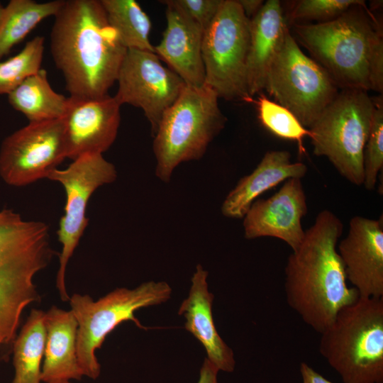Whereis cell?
Instances as JSON below:
<instances>
[{"instance_id": "ba28073f", "label": "cell", "mask_w": 383, "mask_h": 383, "mask_svg": "<svg viewBox=\"0 0 383 383\" xmlns=\"http://www.w3.org/2000/svg\"><path fill=\"white\" fill-rule=\"evenodd\" d=\"M373 106L367 91L343 89L308 128L314 155L326 157L357 186L364 182V150Z\"/></svg>"}, {"instance_id": "ffe728a7", "label": "cell", "mask_w": 383, "mask_h": 383, "mask_svg": "<svg viewBox=\"0 0 383 383\" xmlns=\"http://www.w3.org/2000/svg\"><path fill=\"white\" fill-rule=\"evenodd\" d=\"M287 150L267 152L255 169L241 178L228 194L221 206V213L228 218H243L252 203L262 194L290 178L304 177L307 167L292 162Z\"/></svg>"}, {"instance_id": "8992f818", "label": "cell", "mask_w": 383, "mask_h": 383, "mask_svg": "<svg viewBox=\"0 0 383 383\" xmlns=\"http://www.w3.org/2000/svg\"><path fill=\"white\" fill-rule=\"evenodd\" d=\"M216 93L204 85H185L174 103L163 114L153 135L155 174L170 182L182 162L201 159L210 143L223 129L226 117Z\"/></svg>"}, {"instance_id": "30bf717a", "label": "cell", "mask_w": 383, "mask_h": 383, "mask_svg": "<svg viewBox=\"0 0 383 383\" xmlns=\"http://www.w3.org/2000/svg\"><path fill=\"white\" fill-rule=\"evenodd\" d=\"M264 89L308 128L338 94L327 71L305 55L289 31L268 70Z\"/></svg>"}, {"instance_id": "7402d4cb", "label": "cell", "mask_w": 383, "mask_h": 383, "mask_svg": "<svg viewBox=\"0 0 383 383\" xmlns=\"http://www.w3.org/2000/svg\"><path fill=\"white\" fill-rule=\"evenodd\" d=\"M8 101L29 122L60 119L65 115L68 97L53 90L47 72L40 69L8 94Z\"/></svg>"}, {"instance_id": "d6a6232c", "label": "cell", "mask_w": 383, "mask_h": 383, "mask_svg": "<svg viewBox=\"0 0 383 383\" xmlns=\"http://www.w3.org/2000/svg\"><path fill=\"white\" fill-rule=\"evenodd\" d=\"M245 16L248 19L253 18L264 4L262 0H238Z\"/></svg>"}, {"instance_id": "277c9868", "label": "cell", "mask_w": 383, "mask_h": 383, "mask_svg": "<svg viewBox=\"0 0 383 383\" xmlns=\"http://www.w3.org/2000/svg\"><path fill=\"white\" fill-rule=\"evenodd\" d=\"M54 253L47 224L26 221L12 209L0 211V362L1 348L16 338L23 311L40 301L33 278Z\"/></svg>"}, {"instance_id": "9a60e30c", "label": "cell", "mask_w": 383, "mask_h": 383, "mask_svg": "<svg viewBox=\"0 0 383 383\" xmlns=\"http://www.w3.org/2000/svg\"><path fill=\"white\" fill-rule=\"evenodd\" d=\"M307 210L301 179H288L270 198L252 203L243 218L244 236L249 240L276 238L294 251L304 238L301 220Z\"/></svg>"}, {"instance_id": "5b68a950", "label": "cell", "mask_w": 383, "mask_h": 383, "mask_svg": "<svg viewBox=\"0 0 383 383\" xmlns=\"http://www.w3.org/2000/svg\"><path fill=\"white\" fill-rule=\"evenodd\" d=\"M321 335L320 353L343 383H383V298L359 296Z\"/></svg>"}, {"instance_id": "f1b7e54d", "label": "cell", "mask_w": 383, "mask_h": 383, "mask_svg": "<svg viewBox=\"0 0 383 383\" xmlns=\"http://www.w3.org/2000/svg\"><path fill=\"white\" fill-rule=\"evenodd\" d=\"M357 6L366 7L362 0H301L292 9L291 18L330 21Z\"/></svg>"}, {"instance_id": "f546056e", "label": "cell", "mask_w": 383, "mask_h": 383, "mask_svg": "<svg viewBox=\"0 0 383 383\" xmlns=\"http://www.w3.org/2000/svg\"><path fill=\"white\" fill-rule=\"evenodd\" d=\"M204 30L211 24L223 0H172Z\"/></svg>"}, {"instance_id": "4dcf8cb0", "label": "cell", "mask_w": 383, "mask_h": 383, "mask_svg": "<svg viewBox=\"0 0 383 383\" xmlns=\"http://www.w3.org/2000/svg\"><path fill=\"white\" fill-rule=\"evenodd\" d=\"M299 370L302 383H333L323 377L306 362H301Z\"/></svg>"}, {"instance_id": "9c48e42d", "label": "cell", "mask_w": 383, "mask_h": 383, "mask_svg": "<svg viewBox=\"0 0 383 383\" xmlns=\"http://www.w3.org/2000/svg\"><path fill=\"white\" fill-rule=\"evenodd\" d=\"M250 19L238 0H223L204 30L202 58L205 84L226 100L252 101L247 84Z\"/></svg>"}, {"instance_id": "8fae6325", "label": "cell", "mask_w": 383, "mask_h": 383, "mask_svg": "<svg viewBox=\"0 0 383 383\" xmlns=\"http://www.w3.org/2000/svg\"><path fill=\"white\" fill-rule=\"evenodd\" d=\"M116 176L114 165L102 155L87 154L74 160L65 170H52L46 177L60 182L67 198L57 231L62 249L56 286L63 301L70 300L65 286L66 268L89 222L85 216L89 199L98 187L113 182Z\"/></svg>"}, {"instance_id": "d4e9b609", "label": "cell", "mask_w": 383, "mask_h": 383, "mask_svg": "<svg viewBox=\"0 0 383 383\" xmlns=\"http://www.w3.org/2000/svg\"><path fill=\"white\" fill-rule=\"evenodd\" d=\"M109 25L127 49L155 52L150 39L151 22L135 0H100Z\"/></svg>"}, {"instance_id": "83f0119b", "label": "cell", "mask_w": 383, "mask_h": 383, "mask_svg": "<svg viewBox=\"0 0 383 383\" xmlns=\"http://www.w3.org/2000/svg\"><path fill=\"white\" fill-rule=\"evenodd\" d=\"M373 111L369 135L364 150V182L365 188L372 190L383 167V100L379 96L372 98Z\"/></svg>"}, {"instance_id": "5bb4252c", "label": "cell", "mask_w": 383, "mask_h": 383, "mask_svg": "<svg viewBox=\"0 0 383 383\" xmlns=\"http://www.w3.org/2000/svg\"><path fill=\"white\" fill-rule=\"evenodd\" d=\"M121 105L114 96L68 97L63 117L66 158L106 152L116 138Z\"/></svg>"}, {"instance_id": "484cf974", "label": "cell", "mask_w": 383, "mask_h": 383, "mask_svg": "<svg viewBox=\"0 0 383 383\" xmlns=\"http://www.w3.org/2000/svg\"><path fill=\"white\" fill-rule=\"evenodd\" d=\"M44 50L45 38L38 35L28 41L16 55L0 60V95H8L41 69Z\"/></svg>"}, {"instance_id": "ac0fdd59", "label": "cell", "mask_w": 383, "mask_h": 383, "mask_svg": "<svg viewBox=\"0 0 383 383\" xmlns=\"http://www.w3.org/2000/svg\"><path fill=\"white\" fill-rule=\"evenodd\" d=\"M207 277L208 272L197 265L189 296L180 304L178 313L185 319V329L205 348L209 362L219 371L232 372L235 365L234 354L216 328L212 316L214 296L209 291Z\"/></svg>"}, {"instance_id": "44dd1931", "label": "cell", "mask_w": 383, "mask_h": 383, "mask_svg": "<svg viewBox=\"0 0 383 383\" xmlns=\"http://www.w3.org/2000/svg\"><path fill=\"white\" fill-rule=\"evenodd\" d=\"M46 331L40 379L54 383L84 376L77 356L78 323L70 311L52 306L45 316Z\"/></svg>"}, {"instance_id": "cb8c5ba5", "label": "cell", "mask_w": 383, "mask_h": 383, "mask_svg": "<svg viewBox=\"0 0 383 383\" xmlns=\"http://www.w3.org/2000/svg\"><path fill=\"white\" fill-rule=\"evenodd\" d=\"M63 3L64 0H11L4 6L0 22V60L40 22L55 16Z\"/></svg>"}, {"instance_id": "836d02e7", "label": "cell", "mask_w": 383, "mask_h": 383, "mask_svg": "<svg viewBox=\"0 0 383 383\" xmlns=\"http://www.w3.org/2000/svg\"><path fill=\"white\" fill-rule=\"evenodd\" d=\"M4 6H2V4L0 2V22L2 17L3 11H4Z\"/></svg>"}, {"instance_id": "1f68e13d", "label": "cell", "mask_w": 383, "mask_h": 383, "mask_svg": "<svg viewBox=\"0 0 383 383\" xmlns=\"http://www.w3.org/2000/svg\"><path fill=\"white\" fill-rule=\"evenodd\" d=\"M218 370L206 357L200 369L197 383H218Z\"/></svg>"}, {"instance_id": "603a6c76", "label": "cell", "mask_w": 383, "mask_h": 383, "mask_svg": "<svg viewBox=\"0 0 383 383\" xmlns=\"http://www.w3.org/2000/svg\"><path fill=\"white\" fill-rule=\"evenodd\" d=\"M45 312L33 309L13 341L11 383H40L46 331Z\"/></svg>"}, {"instance_id": "e575fe53", "label": "cell", "mask_w": 383, "mask_h": 383, "mask_svg": "<svg viewBox=\"0 0 383 383\" xmlns=\"http://www.w3.org/2000/svg\"><path fill=\"white\" fill-rule=\"evenodd\" d=\"M54 383H72L70 381H61V382H57Z\"/></svg>"}, {"instance_id": "52a82bcc", "label": "cell", "mask_w": 383, "mask_h": 383, "mask_svg": "<svg viewBox=\"0 0 383 383\" xmlns=\"http://www.w3.org/2000/svg\"><path fill=\"white\" fill-rule=\"evenodd\" d=\"M171 293L172 288L167 282L150 281L133 289H116L97 301L87 294H73L70 303L78 323L77 356L83 374L92 379L100 375L101 365L95 352L112 331L128 321L147 330L134 312L167 301Z\"/></svg>"}, {"instance_id": "d6986e66", "label": "cell", "mask_w": 383, "mask_h": 383, "mask_svg": "<svg viewBox=\"0 0 383 383\" xmlns=\"http://www.w3.org/2000/svg\"><path fill=\"white\" fill-rule=\"evenodd\" d=\"M289 31L278 0L267 1L250 20L247 84L250 97L264 89L268 70Z\"/></svg>"}, {"instance_id": "2e32d148", "label": "cell", "mask_w": 383, "mask_h": 383, "mask_svg": "<svg viewBox=\"0 0 383 383\" xmlns=\"http://www.w3.org/2000/svg\"><path fill=\"white\" fill-rule=\"evenodd\" d=\"M346 279L360 297L383 298V221L356 216L337 246Z\"/></svg>"}, {"instance_id": "3957f363", "label": "cell", "mask_w": 383, "mask_h": 383, "mask_svg": "<svg viewBox=\"0 0 383 383\" xmlns=\"http://www.w3.org/2000/svg\"><path fill=\"white\" fill-rule=\"evenodd\" d=\"M350 9L330 21L295 25L296 38L338 87L382 94V32L365 15Z\"/></svg>"}, {"instance_id": "4fadbf2b", "label": "cell", "mask_w": 383, "mask_h": 383, "mask_svg": "<svg viewBox=\"0 0 383 383\" xmlns=\"http://www.w3.org/2000/svg\"><path fill=\"white\" fill-rule=\"evenodd\" d=\"M115 99L121 106L140 108L155 135L165 112L177 99L184 81L164 66L155 52L128 49L120 67Z\"/></svg>"}, {"instance_id": "6da1fadb", "label": "cell", "mask_w": 383, "mask_h": 383, "mask_svg": "<svg viewBox=\"0 0 383 383\" xmlns=\"http://www.w3.org/2000/svg\"><path fill=\"white\" fill-rule=\"evenodd\" d=\"M53 61L71 97L109 94L127 48L109 25L100 0H67L54 16Z\"/></svg>"}, {"instance_id": "7c38bea8", "label": "cell", "mask_w": 383, "mask_h": 383, "mask_svg": "<svg viewBox=\"0 0 383 383\" xmlns=\"http://www.w3.org/2000/svg\"><path fill=\"white\" fill-rule=\"evenodd\" d=\"M65 158L63 118L29 122L3 140L0 176L9 185H28L46 178Z\"/></svg>"}, {"instance_id": "7a4b0ae2", "label": "cell", "mask_w": 383, "mask_h": 383, "mask_svg": "<svg viewBox=\"0 0 383 383\" xmlns=\"http://www.w3.org/2000/svg\"><path fill=\"white\" fill-rule=\"evenodd\" d=\"M343 231L341 220L325 209L305 231L299 248L284 268V292L288 305L303 321L321 333L338 311L358 298L347 284L345 268L337 250Z\"/></svg>"}, {"instance_id": "4316f807", "label": "cell", "mask_w": 383, "mask_h": 383, "mask_svg": "<svg viewBox=\"0 0 383 383\" xmlns=\"http://www.w3.org/2000/svg\"><path fill=\"white\" fill-rule=\"evenodd\" d=\"M256 104L262 124L277 137L296 141L299 153L305 152L303 139L305 136L310 138L309 130L290 111L263 94H260Z\"/></svg>"}, {"instance_id": "e0dca14e", "label": "cell", "mask_w": 383, "mask_h": 383, "mask_svg": "<svg viewBox=\"0 0 383 383\" xmlns=\"http://www.w3.org/2000/svg\"><path fill=\"white\" fill-rule=\"evenodd\" d=\"M166 5L167 26L155 52L167 64L186 85L201 87L205 84L202 58L204 30L172 0L161 1Z\"/></svg>"}]
</instances>
